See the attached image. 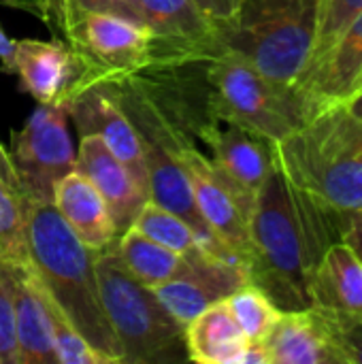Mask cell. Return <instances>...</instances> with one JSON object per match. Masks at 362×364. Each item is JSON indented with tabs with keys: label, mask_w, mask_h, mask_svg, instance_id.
<instances>
[{
	"label": "cell",
	"mask_w": 362,
	"mask_h": 364,
	"mask_svg": "<svg viewBox=\"0 0 362 364\" xmlns=\"http://www.w3.org/2000/svg\"><path fill=\"white\" fill-rule=\"evenodd\" d=\"M132 226L137 230H141L143 235H147L149 239H154L156 243L164 245L166 250L183 256L190 262L215 258L203 247V243L198 241L194 230L179 215L156 205L154 200L145 203V207L141 209V213L137 215Z\"/></svg>",
	"instance_id": "cell-24"
},
{
	"label": "cell",
	"mask_w": 362,
	"mask_h": 364,
	"mask_svg": "<svg viewBox=\"0 0 362 364\" xmlns=\"http://www.w3.org/2000/svg\"><path fill=\"white\" fill-rule=\"evenodd\" d=\"M0 177L19 192V183H17V177H15V171H13L11 158H9V151L2 147V143H0Z\"/></svg>",
	"instance_id": "cell-35"
},
{
	"label": "cell",
	"mask_w": 362,
	"mask_h": 364,
	"mask_svg": "<svg viewBox=\"0 0 362 364\" xmlns=\"http://www.w3.org/2000/svg\"><path fill=\"white\" fill-rule=\"evenodd\" d=\"M362 87V70H361V75H358V79H356V83H354V87H352V92H356V90H361ZM350 92V94H352Z\"/></svg>",
	"instance_id": "cell-37"
},
{
	"label": "cell",
	"mask_w": 362,
	"mask_h": 364,
	"mask_svg": "<svg viewBox=\"0 0 362 364\" xmlns=\"http://www.w3.org/2000/svg\"><path fill=\"white\" fill-rule=\"evenodd\" d=\"M102 85L109 90L113 100L128 115L141 136L149 179V200L179 215L194 230V235L211 256L243 264L211 232V228L198 213L192 183L179 160V149L186 139H190L188 126L158 98V94L141 73Z\"/></svg>",
	"instance_id": "cell-3"
},
{
	"label": "cell",
	"mask_w": 362,
	"mask_h": 364,
	"mask_svg": "<svg viewBox=\"0 0 362 364\" xmlns=\"http://www.w3.org/2000/svg\"><path fill=\"white\" fill-rule=\"evenodd\" d=\"M344 105L348 107V111H350L354 117H358L362 122V87L361 90H356V92H352V94L344 100Z\"/></svg>",
	"instance_id": "cell-36"
},
{
	"label": "cell",
	"mask_w": 362,
	"mask_h": 364,
	"mask_svg": "<svg viewBox=\"0 0 362 364\" xmlns=\"http://www.w3.org/2000/svg\"><path fill=\"white\" fill-rule=\"evenodd\" d=\"M341 241L358 256V260L362 262V211L346 215Z\"/></svg>",
	"instance_id": "cell-32"
},
{
	"label": "cell",
	"mask_w": 362,
	"mask_h": 364,
	"mask_svg": "<svg viewBox=\"0 0 362 364\" xmlns=\"http://www.w3.org/2000/svg\"><path fill=\"white\" fill-rule=\"evenodd\" d=\"M203 77L213 119L245 128L273 145L316 115L297 85L269 79L235 53H220L203 62Z\"/></svg>",
	"instance_id": "cell-7"
},
{
	"label": "cell",
	"mask_w": 362,
	"mask_h": 364,
	"mask_svg": "<svg viewBox=\"0 0 362 364\" xmlns=\"http://www.w3.org/2000/svg\"><path fill=\"white\" fill-rule=\"evenodd\" d=\"M53 207L83 245L102 252L115 243L117 232L107 203L94 183L77 168L58 181Z\"/></svg>",
	"instance_id": "cell-18"
},
{
	"label": "cell",
	"mask_w": 362,
	"mask_h": 364,
	"mask_svg": "<svg viewBox=\"0 0 362 364\" xmlns=\"http://www.w3.org/2000/svg\"><path fill=\"white\" fill-rule=\"evenodd\" d=\"M211 19H226L230 17L241 0H194Z\"/></svg>",
	"instance_id": "cell-33"
},
{
	"label": "cell",
	"mask_w": 362,
	"mask_h": 364,
	"mask_svg": "<svg viewBox=\"0 0 362 364\" xmlns=\"http://www.w3.org/2000/svg\"><path fill=\"white\" fill-rule=\"evenodd\" d=\"M312 307L362 316V262L344 243H333L312 279Z\"/></svg>",
	"instance_id": "cell-22"
},
{
	"label": "cell",
	"mask_w": 362,
	"mask_h": 364,
	"mask_svg": "<svg viewBox=\"0 0 362 364\" xmlns=\"http://www.w3.org/2000/svg\"><path fill=\"white\" fill-rule=\"evenodd\" d=\"M15 43H17V38H11V36L0 28V64H2V70L9 73V75H11V66H13Z\"/></svg>",
	"instance_id": "cell-34"
},
{
	"label": "cell",
	"mask_w": 362,
	"mask_h": 364,
	"mask_svg": "<svg viewBox=\"0 0 362 364\" xmlns=\"http://www.w3.org/2000/svg\"><path fill=\"white\" fill-rule=\"evenodd\" d=\"M17 4L38 15L53 38L62 41L77 58L81 68L77 94L154 68L156 41L143 23L105 11L38 4L34 0Z\"/></svg>",
	"instance_id": "cell-6"
},
{
	"label": "cell",
	"mask_w": 362,
	"mask_h": 364,
	"mask_svg": "<svg viewBox=\"0 0 362 364\" xmlns=\"http://www.w3.org/2000/svg\"><path fill=\"white\" fill-rule=\"evenodd\" d=\"M26 222L28 200L0 177V262H30Z\"/></svg>",
	"instance_id": "cell-25"
},
{
	"label": "cell",
	"mask_w": 362,
	"mask_h": 364,
	"mask_svg": "<svg viewBox=\"0 0 362 364\" xmlns=\"http://www.w3.org/2000/svg\"><path fill=\"white\" fill-rule=\"evenodd\" d=\"M17 364H60L51 339L43 286L30 262L15 264Z\"/></svg>",
	"instance_id": "cell-19"
},
{
	"label": "cell",
	"mask_w": 362,
	"mask_h": 364,
	"mask_svg": "<svg viewBox=\"0 0 362 364\" xmlns=\"http://www.w3.org/2000/svg\"><path fill=\"white\" fill-rule=\"evenodd\" d=\"M196 134L211 149V162L215 168L254 209L260 188L277 166L275 145L233 124L220 128V122L215 119L201 126Z\"/></svg>",
	"instance_id": "cell-13"
},
{
	"label": "cell",
	"mask_w": 362,
	"mask_h": 364,
	"mask_svg": "<svg viewBox=\"0 0 362 364\" xmlns=\"http://www.w3.org/2000/svg\"><path fill=\"white\" fill-rule=\"evenodd\" d=\"M250 284L247 269L237 262L209 258L196 262L190 273L154 288L156 296L179 324L192 322L207 307L226 301L237 288Z\"/></svg>",
	"instance_id": "cell-16"
},
{
	"label": "cell",
	"mask_w": 362,
	"mask_h": 364,
	"mask_svg": "<svg viewBox=\"0 0 362 364\" xmlns=\"http://www.w3.org/2000/svg\"><path fill=\"white\" fill-rule=\"evenodd\" d=\"M361 11L362 0H318L316 38H314V49H312V55H309V62H307L305 70L309 66H314L333 47V43L339 38V34L352 23V19Z\"/></svg>",
	"instance_id": "cell-29"
},
{
	"label": "cell",
	"mask_w": 362,
	"mask_h": 364,
	"mask_svg": "<svg viewBox=\"0 0 362 364\" xmlns=\"http://www.w3.org/2000/svg\"><path fill=\"white\" fill-rule=\"evenodd\" d=\"M6 151L19 194L30 203H53L58 181L77 168L64 105H38L23 128L11 132Z\"/></svg>",
	"instance_id": "cell-9"
},
{
	"label": "cell",
	"mask_w": 362,
	"mask_h": 364,
	"mask_svg": "<svg viewBox=\"0 0 362 364\" xmlns=\"http://www.w3.org/2000/svg\"><path fill=\"white\" fill-rule=\"evenodd\" d=\"M188 360L198 364H239L250 341L220 301L198 314L183 328Z\"/></svg>",
	"instance_id": "cell-21"
},
{
	"label": "cell",
	"mask_w": 362,
	"mask_h": 364,
	"mask_svg": "<svg viewBox=\"0 0 362 364\" xmlns=\"http://www.w3.org/2000/svg\"><path fill=\"white\" fill-rule=\"evenodd\" d=\"M362 70V11L339 34L333 47L309 66L294 83L314 111H322L333 102H344Z\"/></svg>",
	"instance_id": "cell-17"
},
{
	"label": "cell",
	"mask_w": 362,
	"mask_h": 364,
	"mask_svg": "<svg viewBox=\"0 0 362 364\" xmlns=\"http://www.w3.org/2000/svg\"><path fill=\"white\" fill-rule=\"evenodd\" d=\"M316 26L318 0H241L230 17L213 19L215 55L235 53L269 79L294 85L309 62Z\"/></svg>",
	"instance_id": "cell-5"
},
{
	"label": "cell",
	"mask_w": 362,
	"mask_h": 364,
	"mask_svg": "<svg viewBox=\"0 0 362 364\" xmlns=\"http://www.w3.org/2000/svg\"><path fill=\"white\" fill-rule=\"evenodd\" d=\"M34 2H38V4H53V6L85 9V11H105V13L128 17V19H132L137 23H143L141 2L139 0H34Z\"/></svg>",
	"instance_id": "cell-31"
},
{
	"label": "cell",
	"mask_w": 362,
	"mask_h": 364,
	"mask_svg": "<svg viewBox=\"0 0 362 364\" xmlns=\"http://www.w3.org/2000/svg\"><path fill=\"white\" fill-rule=\"evenodd\" d=\"M45 307H47V318H49V328H51V339L53 348L58 354L60 364H113L107 356L96 352L87 339L70 324V320L62 314V309L51 301V296L45 292Z\"/></svg>",
	"instance_id": "cell-27"
},
{
	"label": "cell",
	"mask_w": 362,
	"mask_h": 364,
	"mask_svg": "<svg viewBox=\"0 0 362 364\" xmlns=\"http://www.w3.org/2000/svg\"><path fill=\"white\" fill-rule=\"evenodd\" d=\"M262 348L267 364H339L314 307L282 311Z\"/></svg>",
	"instance_id": "cell-20"
},
{
	"label": "cell",
	"mask_w": 362,
	"mask_h": 364,
	"mask_svg": "<svg viewBox=\"0 0 362 364\" xmlns=\"http://www.w3.org/2000/svg\"><path fill=\"white\" fill-rule=\"evenodd\" d=\"M224 303L250 343H262L282 314L267 294L252 284L237 288Z\"/></svg>",
	"instance_id": "cell-26"
},
{
	"label": "cell",
	"mask_w": 362,
	"mask_h": 364,
	"mask_svg": "<svg viewBox=\"0 0 362 364\" xmlns=\"http://www.w3.org/2000/svg\"><path fill=\"white\" fill-rule=\"evenodd\" d=\"M77 171L83 173L109 207L117 237L132 228L149 194L137 183L130 171L96 136L83 134L77 149Z\"/></svg>",
	"instance_id": "cell-15"
},
{
	"label": "cell",
	"mask_w": 362,
	"mask_h": 364,
	"mask_svg": "<svg viewBox=\"0 0 362 364\" xmlns=\"http://www.w3.org/2000/svg\"><path fill=\"white\" fill-rule=\"evenodd\" d=\"M26 235L30 267L45 292L96 352L122 364V346L100 299L98 252L77 239L53 203L28 200Z\"/></svg>",
	"instance_id": "cell-2"
},
{
	"label": "cell",
	"mask_w": 362,
	"mask_h": 364,
	"mask_svg": "<svg viewBox=\"0 0 362 364\" xmlns=\"http://www.w3.org/2000/svg\"><path fill=\"white\" fill-rule=\"evenodd\" d=\"M68 117L75 122L79 136L96 134L111 154L130 171L143 192L149 194V179H147V164L141 145V136L128 115L119 109L113 100L109 90L100 85L85 87L83 92L75 94L64 105Z\"/></svg>",
	"instance_id": "cell-12"
},
{
	"label": "cell",
	"mask_w": 362,
	"mask_h": 364,
	"mask_svg": "<svg viewBox=\"0 0 362 364\" xmlns=\"http://www.w3.org/2000/svg\"><path fill=\"white\" fill-rule=\"evenodd\" d=\"M314 309L339 364H362V316L326 307Z\"/></svg>",
	"instance_id": "cell-28"
},
{
	"label": "cell",
	"mask_w": 362,
	"mask_h": 364,
	"mask_svg": "<svg viewBox=\"0 0 362 364\" xmlns=\"http://www.w3.org/2000/svg\"><path fill=\"white\" fill-rule=\"evenodd\" d=\"M0 364H17L15 262H0Z\"/></svg>",
	"instance_id": "cell-30"
},
{
	"label": "cell",
	"mask_w": 362,
	"mask_h": 364,
	"mask_svg": "<svg viewBox=\"0 0 362 364\" xmlns=\"http://www.w3.org/2000/svg\"><path fill=\"white\" fill-rule=\"evenodd\" d=\"M147 30L154 34V68L169 70L201 64L215 55L213 19L194 0H139Z\"/></svg>",
	"instance_id": "cell-11"
},
{
	"label": "cell",
	"mask_w": 362,
	"mask_h": 364,
	"mask_svg": "<svg viewBox=\"0 0 362 364\" xmlns=\"http://www.w3.org/2000/svg\"><path fill=\"white\" fill-rule=\"evenodd\" d=\"M344 220L275 166L250 215L247 282L280 311L309 309L314 273L326 250L341 241Z\"/></svg>",
	"instance_id": "cell-1"
},
{
	"label": "cell",
	"mask_w": 362,
	"mask_h": 364,
	"mask_svg": "<svg viewBox=\"0 0 362 364\" xmlns=\"http://www.w3.org/2000/svg\"><path fill=\"white\" fill-rule=\"evenodd\" d=\"M96 277L109 324L122 346V364L186 363L183 324L107 247L96 256Z\"/></svg>",
	"instance_id": "cell-8"
},
{
	"label": "cell",
	"mask_w": 362,
	"mask_h": 364,
	"mask_svg": "<svg viewBox=\"0 0 362 364\" xmlns=\"http://www.w3.org/2000/svg\"><path fill=\"white\" fill-rule=\"evenodd\" d=\"M111 250L119 256L126 269L145 286L156 288L171 279H177L192 271L196 262L186 260L183 256L166 250L164 245L156 243L134 226L122 232ZM203 262V260H201Z\"/></svg>",
	"instance_id": "cell-23"
},
{
	"label": "cell",
	"mask_w": 362,
	"mask_h": 364,
	"mask_svg": "<svg viewBox=\"0 0 362 364\" xmlns=\"http://www.w3.org/2000/svg\"><path fill=\"white\" fill-rule=\"evenodd\" d=\"M179 160L188 173L194 200L205 224L247 269L252 205L243 200V196L192 143V139H186L181 145Z\"/></svg>",
	"instance_id": "cell-10"
},
{
	"label": "cell",
	"mask_w": 362,
	"mask_h": 364,
	"mask_svg": "<svg viewBox=\"0 0 362 364\" xmlns=\"http://www.w3.org/2000/svg\"><path fill=\"white\" fill-rule=\"evenodd\" d=\"M280 171L335 213L362 211V122L344 102L318 111L275 143Z\"/></svg>",
	"instance_id": "cell-4"
},
{
	"label": "cell",
	"mask_w": 362,
	"mask_h": 364,
	"mask_svg": "<svg viewBox=\"0 0 362 364\" xmlns=\"http://www.w3.org/2000/svg\"><path fill=\"white\" fill-rule=\"evenodd\" d=\"M11 75L38 105H66L77 94L81 68L62 41L21 38L15 43Z\"/></svg>",
	"instance_id": "cell-14"
}]
</instances>
